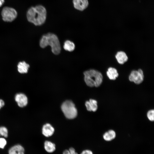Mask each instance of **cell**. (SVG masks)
<instances>
[{
	"label": "cell",
	"instance_id": "cell-25",
	"mask_svg": "<svg viewBox=\"0 0 154 154\" xmlns=\"http://www.w3.org/2000/svg\"><path fill=\"white\" fill-rule=\"evenodd\" d=\"M4 2V0H0V7L3 5Z\"/></svg>",
	"mask_w": 154,
	"mask_h": 154
},
{
	"label": "cell",
	"instance_id": "cell-7",
	"mask_svg": "<svg viewBox=\"0 0 154 154\" xmlns=\"http://www.w3.org/2000/svg\"><path fill=\"white\" fill-rule=\"evenodd\" d=\"M143 71L140 69L137 71L133 70L131 71L129 76V80L136 84L141 83L143 81Z\"/></svg>",
	"mask_w": 154,
	"mask_h": 154
},
{
	"label": "cell",
	"instance_id": "cell-20",
	"mask_svg": "<svg viewBox=\"0 0 154 154\" xmlns=\"http://www.w3.org/2000/svg\"><path fill=\"white\" fill-rule=\"evenodd\" d=\"M7 141L6 138L0 137V148L3 149L6 145Z\"/></svg>",
	"mask_w": 154,
	"mask_h": 154
},
{
	"label": "cell",
	"instance_id": "cell-6",
	"mask_svg": "<svg viewBox=\"0 0 154 154\" xmlns=\"http://www.w3.org/2000/svg\"><path fill=\"white\" fill-rule=\"evenodd\" d=\"M14 99L17 106L21 108L26 107L28 104V98L27 95L23 92H18L16 94Z\"/></svg>",
	"mask_w": 154,
	"mask_h": 154
},
{
	"label": "cell",
	"instance_id": "cell-4",
	"mask_svg": "<svg viewBox=\"0 0 154 154\" xmlns=\"http://www.w3.org/2000/svg\"><path fill=\"white\" fill-rule=\"evenodd\" d=\"M62 110L68 119H72L75 118L77 115V110L74 103L70 100H66L61 106Z\"/></svg>",
	"mask_w": 154,
	"mask_h": 154
},
{
	"label": "cell",
	"instance_id": "cell-12",
	"mask_svg": "<svg viewBox=\"0 0 154 154\" xmlns=\"http://www.w3.org/2000/svg\"><path fill=\"white\" fill-rule=\"evenodd\" d=\"M44 146L45 150L48 153H52L56 150L55 144L49 141L46 140L44 141Z\"/></svg>",
	"mask_w": 154,
	"mask_h": 154
},
{
	"label": "cell",
	"instance_id": "cell-19",
	"mask_svg": "<svg viewBox=\"0 0 154 154\" xmlns=\"http://www.w3.org/2000/svg\"><path fill=\"white\" fill-rule=\"evenodd\" d=\"M147 117L149 120L153 121L154 120V110H149L147 114Z\"/></svg>",
	"mask_w": 154,
	"mask_h": 154
},
{
	"label": "cell",
	"instance_id": "cell-15",
	"mask_svg": "<svg viewBox=\"0 0 154 154\" xmlns=\"http://www.w3.org/2000/svg\"><path fill=\"white\" fill-rule=\"evenodd\" d=\"M107 74L109 78L111 80H115L118 76L117 70L112 67H110L108 68L107 72Z\"/></svg>",
	"mask_w": 154,
	"mask_h": 154
},
{
	"label": "cell",
	"instance_id": "cell-22",
	"mask_svg": "<svg viewBox=\"0 0 154 154\" xmlns=\"http://www.w3.org/2000/svg\"><path fill=\"white\" fill-rule=\"evenodd\" d=\"M70 154H78V153L76 151L75 149L73 147H70L68 149Z\"/></svg>",
	"mask_w": 154,
	"mask_h": 154
},
{
	"label": "cell",
	"instance_id": "cell-3",
	"mask_svg": "<svg viewBox=\"0 0 154 154\" xmlns=\"http://www.w3.org/2000/svg\"><path fill=\"white\" fill-rule=\"evenodd\" d=\"M84 80L86 85L90 87H97L101 84L103 76L99 71L91 69L84 72Z\"/></svg>",
	"mask_w": 154,
	"mask_h": 154
},
{
	"label": "cell",
	"instance_id": "cell-8",
	"mask_svg": "<svg viewBox=\"0 0 154 154\" xmlns=\"http://www.w3.org/2000/svg\"><path fill=\"white\" fill-rule=\"evenodd\" d=\"M74 8L80 11H83L88 7V0H72Z\"/></svg>",
	"mask_w": 154,
	"mask_h": 154
},
{
	"label": "cell",
	"instance_id": "cell-2",
	"mask_svg": "<svg viewBox=\"0 0 154 154\" xmlns=\"http://www.w3.org/2000/svg\"><path fill=\"white\" fill-rule=\"evenodd\" d=\"M40 45L42 48L50 46L52 52L55 54H58L60 52V43L57 37L54 34L48 33L43 35L40 40Z\"/></svg>",
	"mask_w": 154,
	"mask_h": 154
},
{
	"label": "cell",
	"instance_id": "cell-11",
	"mask_svg": "<svg viewBox=\"0 0 154 154\" xmlns=\"http://www.w3.org/2000/svg\"><path fill=\"white\" fill-rule=\"evenodd\" d=\"M9 154H24L25 150L21 145H15L11 147L9 150Z\"/></svg>",
	"mask_w": 154,
	"mask_h": 154
},
{
	"label": "cell",
	"instance_id": "cell-17",
	"mask_svg": "<svg viewBox=\"0 0 154 154\" xmlns=\"http://www.w3.org/2000/svg\"><path fill=\"white\" fill-rule=\"evenodd\" d=\"M75 47L74 43L70 40H66L64 42L63 48L66 50L72 52L74 50Z\"/></svg>",
	"mask_w": 154,
	"mask_h": 154
},
{
	"label": "cell",
	"instance_id": "cell-10",
	"mask_svg": "<svg viewBox=\"0 0 154 154\" xmlns=\"http://www.w3.org/2000/svg\"><path fill=\"white\" fill-rule=\"evenodd\" d=\"M85 106L88 111L95 112L98 109L97 102L95 100L90 99L86 102Z\"/></svg>",
	"mask_w": 154,
	"mask_h": 154
},
{
	"label": "cell",
	"instance_id": "cell-23",
	"mask_svg": "<svg viewBox=\"0 0 154 154\" xmlns=\"http://www.w3.org/2000/svg\"><path fill=\"white\" fill-rule=\"evenodd\" d=\"M5 105V102L4 100L0 98V110Z\"/></svg>",
	"mask_w": 154,
	"mask_h": 154
},
{
	"label": "cell",
	"instance_id": "cell-13",
	"mask_svg": "<svg viewBox=\"0 0 154 154\" xmlns=\"http://www.w3.org/2000/svg\"><path fill=\"white\" fill-rule=\"evenodd\" d=\"M116 58L118 62L121 64H123L128 60L127 56L125 53L121 51L117 52Z\"/></svg>",
	"mask_w": 154,
	"mask_h": 154
},
{
	"label": "cell",
	"instance_id": "cell-21",
	"mask_svg": "<svg viewBox=\"0 0 154 154\" xmlns=\"http://www.w3.org/2000/svg\"><path fill=\"white\" fill-rule=\"evenodd\" d=\"M80 154H93V152L89 149H85L83 150Z\"/></svg>",
	"mask_w": 154,
	"mask_h": 154
},
{
	"label": "cell",
	"instance_id": "cell-16",
	"mask_svg": "<svg viewBox=\"0 0 154 154\" xmlns=\"http://www.w3.org/2000/svg\"><path fill=\"white\" fill-rule=\"evenodd\" d=\"M116 136L115 131L113 130H110L104 133L103 137L106 141H110L114 139Z\"/></svg>",
	"mask_w": 154,
	"mask_h": 154
},
{
	"label": "cell",
	"instance_id": "cell-1",
	"mask_svg": "<svg viewBox=\"0 0 154 154\" xmlns=\"http://www.w3.org/2000/svg\"><path fill=\"white\" fill-rule=\"evenodd\" d=\"M47 11L45 7L41 5L30 7L27 11V17L28 21L36 26H40L45 22Z\"/></svg>",
	"mask_w": 154,
	"mask_h": 154
},
{
	"label": "cell",
	"instance_id": "cell-14",
	"mask_svg": "<svg viewBox=\"0 0 154 154\" xmlns=\"http://www.w3.org/2000/svg\"><path fill=\"white\" fill-rule=\"evenodd\" d=\"M29 65L25 61L19 62L18 65V70L21 74L26 73L27 72Z\"/></svg>",
	"mask_w": 154,
	"mask_h": 154
},
{
	"label": "cell",
	"instance_id": "cell-18",
	"mask_svg": "<svg viewBox=\"0 0 154 154\" xmlns=\"http://www.w3.org/2000/svg\"><path fill=\"white\" fill-rule=\"evenodd\" d=\"M9 131L8 128L5 126H0V137L7 138L8 136Z\"/></svg>",
	"mask_w": 154,
	"mask_h": 154
},
{
	"label": "cell",
	"instance_id": "cell-5",
	"mask_svg": "<svg viewBox=\"0 0 154 154\" xmlns=\"http://www.w3.org/2000/svg\"><path fill=\"white\" fill-rule=\"evenodd\" d=\"M1 15L3 20L5 22H11L17 17V12L14 8L9 7H4L2 10Z\"/></svg>",
	"mask_w": 154,
	"mask_h": 154
},
{
	"label": "cell",
	"instance_id": "cell-9",
	"mask_svg": "<svg viewBox=\"0 0 154 154\" xmlns=\"http://www.w3.org/2000/svg\"><path fill=\"white\" fill-rule=\"evenodd\" d=\"M42 131L43 135L46 137H48L53 135L54 129L50 124L46 123L43 126Z\"/></svg>",
	"mask_w": 154,
	"mask_h": 154
},
{
	"label": "cell",
	"instance_id": "cell-24",
	"mask_svg": "<svg viewBox=\"0 0 154 154\" xmlns=\"http://www.w3.org/2000/svg\"><path fill=\"white\" fill-rule=\"evenodd\" d=\"M63 154H70L68 150L65 149L64 150L62 153Z\"/></svg>",
	"mask_w": 154,
	"mask_h": 154
}]
</instances>
